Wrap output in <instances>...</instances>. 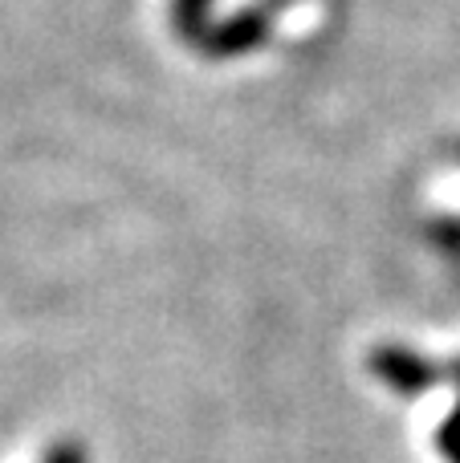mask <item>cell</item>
<instances>
[{"label": "cell", "instance_id": "obj_1", "mask_svg": "<svg viewBox=\"0 0 460 463\" xmlns=\"http://www.w3.org/2000/svg\"><path fill=\"white\" fill-rule=\"evenodd\" d=\"M367 366H371V374L383 378L399 399H424L436 383H448L445 366H436L432 358H420V354L404 350V345H379V350H371Z\"/></svg>", "mask_w": 460, "mask_h": 463}, {"label": "cell", "instance_id": "obj_2", "mask_svg": "<svg viewBox=\"0 0 460 463\" xmlns=\"http://www.w3.org/2000/svg\"><path fill=\"white\" fill-rule=\"evenodd\" d=\"M445 378H453V383L460 386V358L453 362V366H445ZM436 448H440V456H445L448 463H460V399H456L453 415L445 419V427L436 431Z\"/></svg>", "mask_w": 460, "mask_h": 463}, {"label": "cell", "instance_id": "obj_3", "mask_svg": "<svg viewBox=\"0 0 460 463\" xmlns=\"http://www.w3.org/2000/svg\"><path fill=\"white\" fill-rule=\"evenodd\" d=\"M41 463H86V451H81L78 443H53Z\"/></svg>", "mask_w": 460, "mask_h": 463}]
</instances>
